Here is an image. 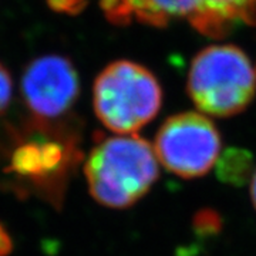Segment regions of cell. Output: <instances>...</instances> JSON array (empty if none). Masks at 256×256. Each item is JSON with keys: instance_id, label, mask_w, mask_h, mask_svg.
I'll return each instance as SVG.
<instances>
[{"instance_id": "6da1fadb", "label": "cell", "mask_w": 256, "mask_h": 256, "mask_svg": "<svg viewBox=\"0 0 256 256\" xmlns=\"http://www.w3.org/2000/svg\"><path fill=\"white\" fill-rule=\"evenodd\" d=\"M34 120L26 131L12 137V148L3 156L2 172L16 188L30 190L52 201L63 200L64 188L82 151L72 132L50 121Z\"/></svg>"}, {"instance_id": "7a4b0ae2", "label": "cell", "mask_w": 256, "mask_h": 256, "mask_svg": "<svg viewBox=\"0 0 256 256\" xmlns=\"http://www.w3.org/2000/svg\"><path fill=\"white\" fill-rule=\"evenodd\" d=\"M92 196L102 206L126 210L144 198L160 176L158 158L137 134L104 137L84 164Z\"/></svg>"}, {"instance_id": "3957f363", "label": "cell", "mask_w": 256, "mask_h": 256, "mask_svg": "<svg viewBox=\"0 0 256 256\" xmlns=\"http://www.w3.org/2000/svg\"><path fill=\"white\" fill-rule=\"evenodd\" d=\"M162 90L154 74L137 63L108 64L96 78L92 106L101 124L120 136L136 134L156 118Z\"/></svg>"}, {"instance_id": "277c9868", "label": "cell", "mask_w": 256, "mask_h": 256, "mask_svg": "<svg viewBox=\"0 0 256 256\" xmlns=\"http://www.w3.org/2000/svg\"><path fill=\"white\" fill-rule=\"evenodd\" d=\"M188 92L202 112L214 117L235 116L255 96V67L238 47H206L192 62Z\"/></svg>"}, {"instance_id": "5b68a950", "label": "cell", "mask_w": 256, "mask_h": 256, "mask_svg": "<svg viewBox=\"0 0 256 256\" xmlns=\"http://www.w3.org/2000/svg\"><path fill=\"white\" fill-rule=\"evenodd\" d=\"M218 128L198 112L166 118L156 132L154 151L166 171L185 180L208 174L220 156Z\"/></svg>"}, {"instance_id": "8992f818", "label": "cell", "mask_w": 256, "mask_h": 256, "mask_svg": "<svg viewBox=\"0 0 256 256\" xmlns=\"http://www.w3.org/2000/svg\"><path fill=\"white\" fill-rule=\"evenodd\" d=\"M23 102L33 118L56 121L74 106L80 80L74 64L62 54H44L24 67L20 82Z\"/></svg>"}, {"instance_id": "52a82bcc", "label": "cell", "mask_w": 256, "mask_h": 256, "mask_svg": "<svg viewBox=\"0 0 256 256\" xmlns=\"http://www.w3.org/2000/svg\"><path fill=\"white\" fill-rule=\"evenodd\" d=\"M204 3L205 0H100V8L118 26L138 22L161 28L178 18L192 22Z\"/></svg>"}, {"instance_id": "ba28073f", "label": "cell", "mask_w": 256, "mask_h": 256, "mask_svg": "<svg viewBox=\"0 0 256 256\" xmlns=\"http://www.w3.org/2000/svg\"><path fill=\"white\" fill-rule=\"evenodd\" d=\"M256 24V0H205L192 26L208 36H222L235 23Z\"/></svg>"}, {"instance_id": "9c48e42d", "label": "cell", "mask_w": 256, "mask_h": 256, "mask_svg": "<svg viewBox=\"0 0 256 256\" xmlns=\"http://www.w3.org/2000/svg\"><path fill=\"white\" fill-rule=\"evenodd\" d=\"M216 174L224 182L232 185H242L248 178H252V156L238 148H229L220 158H218Z\"/></svg>"}, {"instance_id": "30bf717a", "label": "cell", "mask_w": 256, "mask_h": 256, "mask_svg": "<svg viewBox=\"0 0 256 256\" xmlns=\"http://www.w3.org/2000/svg\"><path fill=\"white\" fill-rule=\"evenodd\" d=\"M220 226H222V220L216 210H202L194 216V228L200 234L215 235L216 232H220Z\"/></svg>"}, {"instance_id": "8fae6325", "label": "cell", "mask_w": 256, "mask_h": 256, "mask_svg": "<svg viewBox=\"0 0 256 256\" xmlns=\"http://www.w3.org/2000/svg\"><path fill=\"white\" fill-rule=\"evenodd\" d=\"M13 96V80L9 70L0 63V116L8 110Z\"/></svg>"}, {"instance_id": "7c38bea8", "label": "cell", "mask_w": 256, "mask_h": 256, "mask_svg": "<svg viewBox=\"0 0 256 256\" xmlns=\"http://www.w3.org/2000/svg\"><path fill=\"white\" fill-rule=\"evenodd\" d=\"M47 6L57 13L78 14L87 4L86 0H46Z\"/></svg>"}, {"instance_id": "4fadbf2b", "label": "cell", "mask_w": 256, "mask_h": 256, "mask_svg": "<svg viewBox=\"0 0 256 256\" xmlns=\"http://www.w3.org/2000/svg\"><path fill=\"white\" fill-rule=\"evenodd\" d=\"M12 252V238L9 232L0 224V256H8Z\"/></svg>"}, {"instance_id": "5bb4252c", "label": "cell", "mask_w": 256, "mask_h": 256, "mask_svg": "<svg viewBox=\"0 0 256 256\" xmlns=\"http://www.w3.org/2000/svg\"><path fill=\"white\" fill-rule=\"evenodd\" d=\"M250 200H252V205L256 210V170L252 175V182H250Z\"/></svg>"}]
</instances>
